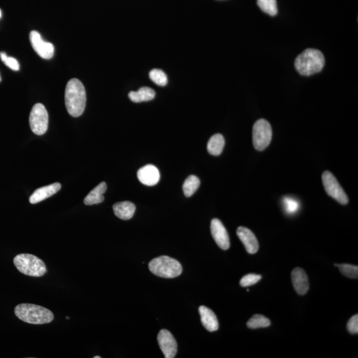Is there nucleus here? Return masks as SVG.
<instances>
[{"mask_svg":"<svg viewBox=\"0 0 358 358\" xmlns=\"http://www.w3.org/2000/svg\"><path fill=\"white\" fill-rule=\"evenodd\" d=\"M65 106L71 116L76 118L84 112L87 103V94L84 85L79 80L73 78L67 83L65 89Z\"/></svg>","mask_w":358,"mask_h":358,"instance_id":"nucleus-1","label":"nucleus"},{"mask_svg":"<svg viewBox=\"0 0 358 358\" xmlns=\"http://www.w3.org/2000/svg\"><path fill=\"white\" fill-rule=\"evenodd\" d=\"M325 58L321 51L314 49L304 51L297 57L294 66L299 74L310 76L319 73L324 68Z\"/></svg>","mask_w":358,"mask_h":358,"instance_id":"nucleus-2","label":"nucleus"},{"mask_svg":"<svg viewBox=\"0 0 358 358\" xmlns=\"http://www.w3.org/2000/svg\"><path fill=\"white\" fill-rule=\"evenodd\" d=\"M15 314L22 321L32 324H44L53 321V312L47 308L32 304H21L15 308Z\"/></svg>","mask_w":358,"mask_h":358,"instance_id":"nucleus-3","label":"nucleus"},{"mask_svg":"<svg viewBox=\"0 0 358 358\" xmlns=\"http://www.w3.org/2000/svg\"><path fill=\"white\" fill-rule=\"evenodd\" d=\"M149 269L155 276L163 278H177L182 271L181 263L168 256L154 259L149 263Z\"/></svg>","mask_w":358,"mask_h":358,"instance_id":"nucleus-4","label":"nucleus"},{"mask_svg":"<svg viewBox=\"0 0 358 358\" xmlns=\"http://www.w3.org/2000/svg\"><path fill=\"white\" fill-rule=\"evenodd\" d=\"M13 263L18 271L26 276L41 277L47 272L44 262L37 257L31 254H19L13 259Z\"/></svg>","mask_w":358,"mask_h":358,"instance_id":"nucleus-5","label":"nucleus"},{"mask_svg":"<svg viewBox=\"0 0 358 358\" xmlns=\"http://www.w3.org/2000/svg\"><path fill=\"white\" fill-rule=\"evenodd\" d=\"M272 139V128L270 123L264 119H260L254 123L253 143L258 151H263L269 146Z\"/></svg>","mask_w":358,"mask_h":358,"instance_id":"nucleus-6","label":"nucleus"},{"mask_svg":"<svg viewBox=\"0 0 358 358\" xmlns=\"http://www.w3.org/2000/svg\"><path fill=\"white\" fill-rule=\"evenodd\" d=\"M29 125L32 132L37 136H42L47 131L49 115L46 107L42 103H36L31 110Z\"/></svg>","mask_w":358,"mask_h":358,"instance_id":"nucleus-7","label":"nucleus"},{"mask_svg":"<svg viewBox=\"0 0 358 358\" xmlns=\"http://www.w3.org/2000/svg\"><path fill=\"white\" fill-rule=\"evenodd\" d=\"M323 182L324 188L328 195L334 199L339 203L347 204L348 203V198L342 188L341 184L338 182L336 178L330 171H326L323 174Z\"/></svg>","mask_w":358,"mask_h":358,"instance_id":"nucleus-8","label":"nucleus"},{"mask_svg":"<svg viewBox=\"0 0 358 358\" xmlns=\"http://www.w3.org/2000/svg\"><path fill=\"white\" fill-rule=\"evenodd\" d=\"M31 46L37 55L44 59H51L55 53V47L51 43L45 41L37 31H32L29 34Z\"/></svg>","mask_w":358,"mask_h":358,"instance_id":"nucleus-9","label":"nucleus"},{"mask_svg":"<svg viewBox=\"0 0 358 358\" xmlns=\"http://www.w3.org/2000/svg\"><path fill=\"white\" fill-rule=\"evenodd\" d=\"M157 341L162 352L166 358H174L177 352V344L170 331L163 329L160 331Z\"/></svg>","mask_w":358,"mask_h":358,"instance_id":"nucleus-10","label":"nucleus"},{"mask_svg":"<svg viewBox=\"0 0 358 358\" xmlns=\"http://www.w3.org/2000/svg\"><path fill=\"white\" fill-rule=\"evenodd\" d=\"M210 230L216 244L223 250L228 249L230 246L229 236L222 222L216 218L212 220Z\"/></svg>","mask_w":358,"mask_h":358,"instance_id":"nucleus-11","label":"nucleus"},{"mask_svg":"<svg viewBox=\"0 0 358 358\" xmlns=\"http://www.w3.org/2000/svg\"><path fill=\"white\" fill-rule=\"evenodd\" d=\"M137 178L139 181L145 185H156L160 179L159 171L154 165H145L138 171Z\"/></svg>","mask_w":358,"mask_h":358,"instance_id":"nucleus-12","label":"nucleus"},{"mask_svg":"<svg viewBox=\"0 0 358 358\" xmlns=\"http://www.w3.org/2000/svg\"><path fill=\"white\" fill-rule=\"evenodd\" d=\"M237 235L249 254H254L258 252V241L250 229L245 227H239L237 229Z\"/></svg>","mask_w":358,"mask_h":358,"instance_id":"nucleus-13","label":"nucleus"},{"mask_svg":"<svg viewBox=\"0 0 358 358\" xmlns=\"http://www.w3.org/2000/svg\"><path fill=\"white\" fill-rule=\"evenodd\" d=\"M291 279L294 289L300 296H304L309 289L307 275L301 268L297 267L291 273Z\"/></svg>","mask_w":358,"mask_h":358,"instance_id":"nucleus-14","label":"nucleus"},{"mask_svg":"<svg viewBox=\"0 0 358 358\" xmlns=\"http://www.w3.org/2000/svg\"><path fill=\"white\" fill-rule=\"evenodd\" d=\"M61 188V185L58 182L49 184L48 186L37 189L29 198L31 204H35L48 199L58 192Z\"/></svg>","mask_w":358,"mask_h":358,"instance_id":"nucleus-15","label":"nucleus"},{"mask_svg":"<svg viewBox=\"0 0 358 358\" xmlns=\"http://www.w3.org/2000/svg\"><path fill=\"white\" fill-rule=\"evenodd\" d=\"M199 313L202 325L209 332H215L218 330L219 324H218L217 317L213 310L204 306H200Z\"/></svg>","mask_w":358,"mask_h":358,"instance_id":"nucleus-16","label":"nucleus"},{"mask_svg":"<svg viewBox=\"0 0 358 358\" xmlns=\"http://www.w3.org/2000/svg\"><path fill=\"white\" fill-rule=\"evenodd\" d=\"M136 206L129 201L119 202L113 206L115 215L121 220L131 219L136 212Z\"/></svg>","mask_w":358,"mask_h":358,"instance_id":"nucleus-17","label":"nucleus"},{"mask_svg":"<svg viewBox=\"0 0 358 358\" xmlns=\"http://www.w3.org/2000/svg\"><path fill=\"white\" fill-rule=\"evenodd\" d=\"M107 190V183L105 182H101L86 197L84 200L85 204L90 206V205L101 203L104 200L103 194Z\"/></svg>","mask_w":358,"mask_h":358,"instance_id":"nucleus-18","label":"nucleus"},{"mask_svg":"<svg viewBox=\"0 0 358 358\" xmlns=\"http://www.w3.org/2000/svg\"><path fill=\"white\" fill-rule=\"evenodd\" d=\"M128 96L133 102H148L155 98V92L150 87H142L137 91L130 92Z\"/></svg>","mask_w":358,"mask_h":358,"instance_id":"nucleus-19","label":"nucleus"},{"mask_svg":"<svg viewBox=\"0 0 358 358\" xmlns=\"http://www.w3.org/2000/svg\"><path fill=\"white\" fill-rule=\"evenodd\" d=\"M225 145V139L221 134L214 135L209 139L207 150L209 154L218 156L222 154Z\"/></svg>","mask_w":358,"mask_h":358,"instance_id":"nucleus-20","label":"nucleus"},{"mask_svg":"<svg viewBox=\"0 0 358 358\" xmlns=\"http://www.w3.org/2000/svg\"><path fill=\"white\" fill-rule=\"evenodd\" d=\"M200 179L195 175H191L184 181L182 190L186 197H190L195 193L199 188Z\"/></svg>","mask_w":358,"mask_h":358,"instance_id":"nucleus-21","label":"nucleus"},{"mask_svg":"<svg viewBox=\"0 0 358 358\" xmlns=\"http://www.w3.org/2000/svg\"><path fill=\"white\" fill-rule=\"evenodd\" d=\"M271 325V321L263 315L255 314L247 322V327L250 329H257V328H267Z\"/></svg>","mask_w":358,"mask_h":358,"instance_id":"nucleus-22","label":"nucleus"},{"mask_svg":"<svg viewBox=\"0 0 358 358\" xmlns=\"http://www.w3.org/2000/svg\"><path fill=\"white\" fill-rule=\"evenodd\" d=\"M258 5L263 12L271 16L278 14V6L276 0H258Z\"/></svg>","mask_w":358,"mask_h":358,"instance_id":"nucleus-23","label":"nucleus"},{"mask_svg":"<svg viewBox=\"0 0 358 358\" xmlns=\"http://www.w3.org/2000/svg\"><path fill=\"white\" fill-rule=\"evenodd\" d=\"M150 78L155 84L160 87H165L168 83L166 74L160 69H153L150 71Z\"/></svg>","mask_w":358,"mask_h":358,"instance_id":"nucleus-24","label":"nucleus"},{"mask_svg":"<svg viewBox=\"0 0 358 358\" xmlns=\"http://www.w3.org/2000/svg\"><path fill=\"white\" fill-rule=\"evenodd\" d=\"M283 206L288 215H293L299 210L300 204L296 199L292 197H286L283 200Z\"/></svg>","mask_w":358,"mask_h":358,"instance_id":"nucleus-25","label":"nucleus"},{"mask_svg":"<svg viewBox=\"0 0 358 358\" xmlns=\"http://www.w3.org/2000/svg\"><path fill=\"white\" fill-rule=\"evenodd\" d=\"M335 266L339 267L340 271L347 278L352 279L358 278V267L350 264H335Z\"/></svg>","mask_w":358,"mask_h":358,"instance_id":"nucleus-26","label":"nucleus"},{"mask_svg":"<svg viewBox=\"0 0 358 358\" xmlns=\"http://www.w3.org/2000/svg\"><path fill=\"white\" fill-rule=\"evenodd\" d=\"M0 58H1L2 61L9 68L13 71H19V64L15 58L8 57L4 52H0Z\"/></svg>","mask_w":358,"mask_h":358,"instance_id":"nucleus-27","label":"nucleus"},{"mask_svg":"<svg viewBox=\"0 0 358 358\" xmlns=\"http://www.w3.org/2000/svg\"><path fill=\"white\" fill-rule=\"evenodd\" d=\"M262 279V276L256 274H248L240 280V284L242 287H249V286L255 285L256 283L259 282Z\"/></svg>","mask_w":358,"mask_h":358,"instance_id":"nucleus-28","label":"nucleus"},{"mask_svg":"<svg viewBox=\"0 0 358 358\" xmlns=\"http://www.w3.org/2000/svg\"><path fill=\"white\" fill-rule=\"evenodd\" d=\"M347 328L349 332L352 334H357L358 333V315L355 314L349 320Z\"/></svg>","mask_w":358,"mask_h":358,"instance_id":"nucleus-29","label":"nucleus"},{"mask_svg":"<svg viewBox=\"0 0 358 358\" xmlns=\"http://www.w3.org/2000/svg\"><path fill=\"white\" fill-rule=\"evenodd\" d=\"M2 11H1V10H0V18L2 17Z\"/></svg>","mask_w":358,"mask_h":358,"instance_id":"nucleus-30","label":"nucleus"},{"mask_svg":"<svg viewBox=\"0 0 358 358\" xmlns=\"http://www.w3.org/2000/svg\"><path fill=\"white\" fill-rule=\"evenodd\" d=\"M94 358H101L100 356H94Z\"/></svg>","mask_w":358,"mask_h":358,"instance_id":"nucleus-31","label":"nucleus"},{"mask_svg":"<svg viewBox=\"0 0 358 358\" xmlns=\"http://www.w3.org/2000/svg\"><path fill=\"white\" fill-rule=\"evenodd\" d=\"M66 319H67V320H69V319H70V317H66Z\"/></svg>","mask_w":358,"mask_h":358,"instance_id":"nucleus-32","label":"nucleus"},{"mask_svg":"<svg viewBox=\"0 0 358 358\" xmlns=\"http://www.w3.org/2000/svg\"><path fill=\"white\" fill-rule=\"evenodd\" d=\"M1 81H2V77H1V75H0V82H1Z\"/></svg>","mask_w":358,"mask_h":358,"instance_id":"nucleus-33","label":"nucleus"}]
</instances>
